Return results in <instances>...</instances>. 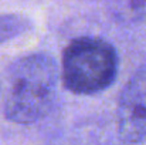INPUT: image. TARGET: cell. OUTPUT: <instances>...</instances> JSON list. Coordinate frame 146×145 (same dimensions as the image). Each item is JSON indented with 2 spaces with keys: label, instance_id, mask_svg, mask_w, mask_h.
Segmentation results:
<instances>
[{
  "label": "cell",
  "instance_id": "obj_4",
  "mask_svg": "<svg viewBox=\"0 0 146 145\" xmlns=\"http://www.w3.org/2000/svg\"><path fill=\"white\" fill-rule=\"evenodd\" d=\"M109 16L122 24L146 20V0H106Z\"/></svg>",
  "mask_w": 146,
  "mask_h": 145
},
{
  "label": "cell",
  "instance_id": "obj_5",
  "mask_svg": "<svg viewBox=\"0 0 146 145\" xmlns=\"http://www.w3.org/2000/svg\"><path fill=\"white\" fill-rule=\"evenodd\" d=\"M30 27V21L20 14H0V43L11 40Z\"/></svg>",
  "mask_w": 146,
  "mask_h": 145
},
{
  "label": "cell",
  "instance_id": "obj_2",
  "mask_svg": "<svg viewBox=\"0 0 146 145\" xmlns=\"http://www.w3.org/2000/svg\"><path fill=\"white\" fill-rule=\"evenodd\" d=\"M118 71V51L104 39L77 37L62 51L60 80L74 94L91 96L106 90L115 83Z\"/></svg>",
  "mask_w": 146,
  "mask_h": 145
},
{
  "label": "cell",
  "instance_id": "obj_6",
  "mask_svg": "<svg viewBox=\"0 0 146 145\" xmlns=\"http://www.w3.org/2000/svg\"><path fill=\"white\" fill-rule=\"evenodd\" d=\"M0 93H1V87H0Z\"/></svg>",
  "mask_w": 146,
  "mask_h": 145
},
{
  "label": "cell",
  "instance_id": "obj_1",
  "mask_svg": "<svg viewBox=\"0 0 146 145\" xmlns=\"http://www.w3.org/2000/svg\"><path fill=\"white\" fill-rule=\"evenodd\" d=\"M60 68L48 53H31L16 60L7 71L4 117L20 125L43 120L54 107Z\"/></svg>",
  "mask_w": 146,
  "mask_h": 145
},
{
  "label": "cell",
  "instance_id": "obj_3",
  "mask_svg": "<svg viewBox=\"0 0 146 145\" xmlns=\"http://www.w3.org/2000/svg\"><path fill=\"white\" fill-rule=\"evenodd\" d=\"M116 130L126 145L146 144V68L131 77L119 96Z\"/></svg>",
  "mask_w": 146,
  "mask_h": 145
}]
</instances>
